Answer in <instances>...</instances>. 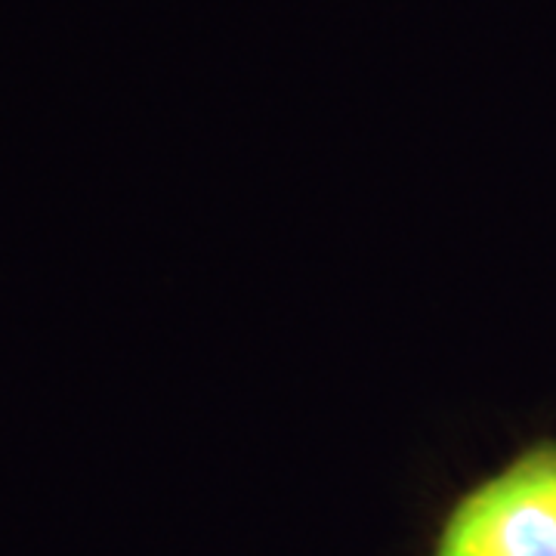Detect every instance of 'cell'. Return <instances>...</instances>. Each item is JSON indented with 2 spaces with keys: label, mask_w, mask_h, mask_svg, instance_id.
Here are the masks:
<instances>
[{
  "label": "cell",
  "mask_w": 556,
  "mask_h": 556,
  "mask_svg": "<svg viewBox=\"0 0 556 556\" xmlns=\"http://www.w3.org/2000/svg\"><path fill=\"white\" fill-rule=\"evenodd\" d=\"M437 556H556V445H538L464 497Z\"/></svg>",
  "instance_id": "obj_1"
}]
</instances>
